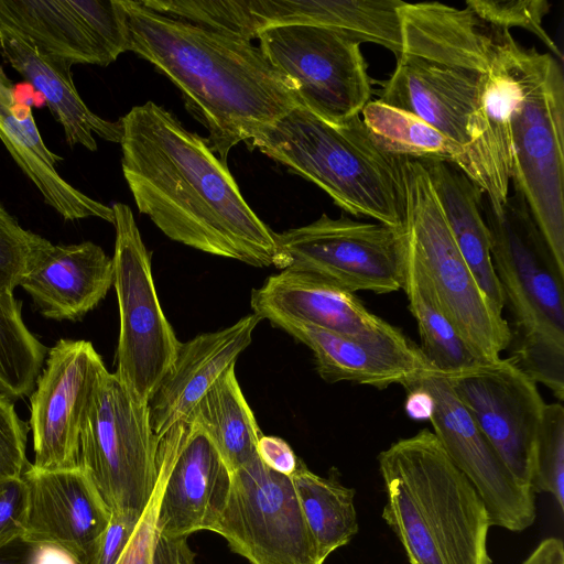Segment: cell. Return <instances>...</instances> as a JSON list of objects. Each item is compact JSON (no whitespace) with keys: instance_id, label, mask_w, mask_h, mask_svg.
I'll use <instances>...</instances> for the list:
<instances>
[{"instance_id":"obj_1","label":"cell","mask_w":564,"mask_h":564,"mask_svg":"<svg viewBox=\"0 0 564 564\" xmlns=\"http://www.w3.org/2000/svg\"><path fill=\"white\" fill-rule=\"evenodd\" d=\"M121 166L135 205L170 239L257 268L279 267L274 232L206 139L153 101L119 119Z\"/></svg>"},{"instance_id":"obj_2","label":"cell","mask_w":564,"mask_h":564,"mask_svg":"<svg viewBox=\"0 0 564 564\" xmlns=\"http://www.w3.org/2000/svg\"><path fill=\"white\" fill-rule=\"evenodd\" d=\"M121 2L128 51L154 65L180 89L224 163L235 145L248 143L301 105L291 79L251 42L159 13L141 1Z\"/></svg>"},{"instance_id":"obj_3","label":"cell","mask_w":564,"mask_h":564,"mask_svg":"<svg viewBox=\"0 0 564 564\" xmlns=\"http://www.w3.org/2000/svg\"><path fill=\"white\" fill-rule=\"evenodd\" d=\"M382 519L409 564H492L480 495L427 429L378 455Z\"/></svg>"},{"instance_id":"obj_4","label":"cell","mask_w":564,"mask_h":564,"mask_svg":"<svg viewBox=\"0 0 564 564\" xmlns=\"http://www.w3.org/2000/svg\"><path fill=\"white\" fill-rule=\"evenodd\" d=\"M400 15L401 52L378 100L420 117L464 148L492 62L497 29L466 7L440 2H404Z\"/></svg>"},{"instance_id":"obj_5","label":"cell","mask_w":564,"mask_h":564,"mask_svg":"<svg viewBox=\"0 0 564 564\" xmlns=\"http://www.w3.org/2000/svg\"><path fill=\"white\" fill-rule=\"evenodd\" d=\"M248 145L317 185L345 212L403 229L401 158L376 142L360 116L336 124L299 105Z\"/></svg>"},{"instance_id":"obj_6","label":"cell","mask_w":564,"mask_h":564,"mask_svg":"<svg viewBox=\"0 0 564 564\" xmlns=\"http://www.w3.org/2000/svg\"><path fill=\"white\" fill-rule=\"evenodd\" d=\"M495 273L511 323L508 357L558 402L564 397V270L514 191L500 216L482 202Z\"/></svg>"},{"instance_id":"obj_7","label":"cell","mask_w":564,"mask_h":564,"mask_svg":"<svg viewBox=\"0 0 564 564\" xmlns=\"http://www.w3.org/2000/svg\"><path fill=\"white\" fill-rule=\"evenodd\" d=\"M511 115L514 191L564 270V78L547 53L518 44Z\"/></svg>"},{"instance_id":"obj_8","label":"cell","mask_w":564,"mask_h":564,"mask_svg":"<svg viewBox=\"0 0 564 564\" xmlns=\"http://www.w3.org/2000/svg\"><path fill=\"white\" fill-rule=\"evenodd\" d=\"M406 256L420 268L456 330L485 362L508 349V321L488 300L463 258L427 172L420 160L401 158Z\"/></svg>"},{"instance_id":"obj_9","label":"cell","mask_w":564,"mask_h":564,"mask_svg":"<svg viewBox=\"0 0 564 564\" xmlns=\"http://www.w3.org/2000/svg\"><path fill=\"white\" fill-rule=\"evenodd\" d=\"M158 442L148 403L107 371L82 425L79 467L111 512L145 509L158 480Z\"/></svg>"},{"instance_id":"obj_10","label":"cell","mask_w":564,"mask_h":564,"mask_svg":"<svg viewBox=\"0 0 564 564\" xmlns=\"http://www.w3.org/2000/svg\"><path fill=\"white\" fill-rule=\"evenodd\" d=\"M111 208L116 229L113 286L120 317L115 375L148 403L171 368L181 341L159 302L151 256L131 208L122 203Z\"/></svg>"},{"instance_id":"obj_11","label":"cell","mask_w":564,"mask_h":564,"mask_svg":"<svg viewBox=\"0 0 564 564\" xmlns=\"http://www.w3.org/2000/svg\"><path fill=\"white\" fill-rule=\"evenodd\" d=\"M278 269L308 273L349 292L387 294L403 288V229L381 223L332 218L276 234Z\"/></svg>"},{"instance_id":"obj_12","label":"cell","mask_w":564,"mask_h":564,"mask_svg":"<svg viewBox=\"0 0 564 564\" xmlns=\"http://www.w3.org/2000/svg\"><path fill=\"white\" fill-rule=\"evenodd\" d=\"M250 564H324L292 478L259 456L230 474L225 507L212 528Z\"/></svg>"},{"instance_id":"obj_13","label":"cell","mask_w":564,"mask_h":564,"mask_svg":"<svg viewBox=\"0 0 564 564\" xmlns=\"http://www.w3.org/2000/svg\"><path fill=\"white\" fill-rule=\"evenodd\" d=\"M260 50L291 79L302 106L340 124L360 116L371 84L360 44L336 30L284 24L261 30Z\"/></svg>"},{"instance_id":"obj_14","label":"cell","mask_w":564,"mask_h":564,"mask_svg":"<svg viewBox=\"0 0 564 564\" xmlns=\"http://www.w3.org/2000/svg\"><path fill=\"white\" fill-rule=\"evenodd\" d=\"M107 371L88 340L62 338L48 350L30 397L33 467H79L82 425Z\"/></svg>"},{"instance_id":"obj_15","label":"cell","mask_w":564,"mask_h":564,"mask_svg":"<svg viewBox=\"0 0 564 564\" xmlns=\"http://www.w3.org/2000/svg\"><path fill=\"white\" fill-rule=\"evenodd\" d=\"M444 376L509 471L531 487L534 446L545 406L536 382L502 357Z\"/></svg>"},{"instance_id":"obj_16","label":"cell","mask_w":564,"mask_h":564,"mask_svg":"<svg viewBox=\"0 0 564 564\" xmlns=\"http://www.w3.org/2000/svg\"><path fill=\"white\" fill-rule=\"evenodd\" d=\"M426 389L435 402L433 433L453 463L476 488L491 525L511 532L529 529L536 519L535 492L520 484L459 402L443 373L430 369L404 383Z\"/></svg>"},{"instance_id":"obj_17","label":"cell","mask_w":564,"mask_h":564,"mask_svg":"<svg viewBox=\"0 0 564 564\" xmlns=\"http://www.w3.org/2000/svg\"><path fill=\"white\" fill-rule=\"evenodd\" d=\"M76 64L107 66L128 52L121 0H0V30Z\"/></svg>"},{"instance_id":"obj_18","label":"cell","mask_w":564,"mask_h":564,"mask_svg":"<svg viewBox=\"0 0 564 564\" xmlns=\"http://www.w3.org/2000/svg\"><path fill=\"white\" fill-rule=\"evenodd\" d=\"M159 441L170 462L158 512L159 532L178 539L212 531L230 487V473L219 453L188 416L170 426Z\"/></svg>"},{"instance_id":"obj_19","label":"cell","mask_w":564,"mask_h":564,"mask_svg":"<svg viewBox=\"0 0 564 564\" xmlns=\"http://www.w3.org/2000/svg\"><path fill=\"white\" fill-rule=\"evenodd\" d=\"M518 44L510 31L497 29L490 69L457 165L481 191L496 216L502 214L508 200L512 175L511 115L518 97Z\"/></svg>"},{"instance_id":"obj_20","label":"cell","mask_w":564,"mask_h":564,"mask_svg":"<svg viewBox=\"0 0 564 564\" xmlns=\"http://www.w3.org/2000/svg\"><path fill=\"white\" fill-rule=\"evenodd\" d=\"M23 538L61 550L83 564L109 524L111 510L80 468L41 470L29 464Z\"/></svg>"},{"instance_id":"obj_21","label":"cell","mask_w":564,"mask_h":564,"mask_svg":"<svg viewBox=\"0 0 564 564\" xmlns=\"http://www.w3.org/2000/svg\"><path fill=\"white\" fill-rule=\"evenodd\" d=\"M314 354L319 376L329 383L350 381L386 389L403 386L433 369L420 348L401 330L380 338H359L290 319L270 321Z\"/></svg>"},{"instance_id":"obj_22","label":"cell","mask_w":564,"mask_h":564,"mask_svg":"<svg viewBox=\"0 0 564 564\" xmlns=\"http://www.w3.org/2000/svg\"><path fill=\"white\" fill-rule=\"evenodd\" d=\"M251 307L261 319H290L359 338L400 332L368 311L355 293L315 275L281 270L251 292Z\"/></svg>"},{"instance_id":"obj_23","label":"cell","mask_w":564,"mask_h":564,"mask_svg":"<svg viewBox=\"0 0 564 564\" xmlns=\"http://www.w3.org/2000/svg\"><path fill=\"white\" fill-rule=\"evenodd\" d=\"M260 321L251 313L229 327L181 343L171 368L148 401L150 423L158 438L187 417L216 380L235 366L251 344Z\"/></svg>"},{"instance_id":"obj_24","label":"cell","mask_w":564,"mask_h":564,"mask_svg":"<svg viewBox=\"0 0 564 564\" xmlns=\"http://www.w3.org/2000/svg\"><path fill=\"white\" fill-rule=\"evenodd\" d=\"M113 285V262L101 247L84 241L51 243L20 285L41 314L55 321H78L105 299Z\"/></svg>"},{"instance_id":"obj_25","label":"cell","mask_w":564,"mask_h":564,"mask_svg":"<svg viewBox=\"0 0 564 564\" xmlns=\"http://www.w3.org/2000/svg\"><path fill=\"white\" fill-rule=\"evenodd\" d=\"M0 140L15 164L35 185L46 205L64 220L99 218L113 225L111 207L89 197L57 172L63 158L44 143L31 107L21 102L0 65Z\"/></svg>"},{"instance_id":"obj_26","label":"cell","mask_w":564,"mask_h":564,"mask_svg":"<svg viewBox=\"0 0 564 564\" xmlns=\"http://www.w3.org/2000/svg\"><path fill=\"white\" fill-rule=\"evenodd\" d=\"M0 54L17 73L40 91L68 145L97 150L95 134L120 143V120L109 121L84 102L73 80V64L37 48L31 41L10 30H0Z\"/></svg>"},{"instance_id":"obj_27","label":"cell","mask_w":564,"mask_h":564,"mask_svg":"<svg viewBox=\"0 0 564 564\" xmlns=\"http://www.w3.org/2000/svg\"><path fill=\"white\" fill-rule=\"evenodd\" d=\"M401 0H250L260 31L305 24L339 31L359 43L370 42L397 56L402 47Z\"/></svg>"},{"instance_id":"obj_28","label":"cell","mask_w":564,"mask_h":564,"mask_svg":"<svg viewBox=\"0 0 564 564\" xmlns=\"http://www.w3.org/2000/svg\"><path fill=\"white\" fill-rule=\"evenodd\" d=\"M453 238L481 291L502 314L503 296L494 270L490 236L484 217L481 191L456 165L420 160Z\"/></svg>"},{"instance_id":"obj_29","label":"cell","mask_w":564,"mask_h":564,"mask_svg":"<svg viewBox=\"0 0 564 564\" xmlns=\"http://www.w3.org/2000/svg\"><path fill=\"white\" fill-rule=\"evenodd\" d=\"M188 417L210 440L231 474L258 456L263 435L236 377L228 368L200 398Z\"/></svg>"},{"instance_id":"obj_30","label":"cell","mask_w":564,"mask_h":564,"mask_svg":"<svg viewBox=\"0 0 564 564\" xmlns=\"http://www.w3.org/2000/svg\"><path fill=\"white\" fill-rule=\"evenodd\" d=\"M292 482L321 558L347 545L358 533L355 490L336 474L319 476L299 458Z\"/></svg>"},{"instance_id":"obj_31","label":"cell","mask_w":564,"mask_h":564,"mask_svg":"<svg viewBox=\"0 0 564 564\" xmlns=\"http://www.w3.org/2000/svg\"><path fill=\"white\" fill-rule=\"evenodd\" d=\"M402 289L417 324L421 339L419 348L435 371L443 375L458 373L485 362L449 322L425 275L406 253Z\"/></svg>"},{"instance_id":"obj_32","label":"cell","mask_w":564,"mask_h":564,"mask_svg":"<svg viewBox=\"0 0 564 564\" xmlns=\"http://www.w3.org/2000/svg\"><path fill=\"white\" fill-rule=\"evenodd\" d=\"M361 116L376 142L394 156L459 164L463 148L411 112L373 100Z\"/></svg>"},{"instance_id":"obj_33","label":"cell","mask_w":564,"mask_h":564,"mask_svg":"<svg viewBox=\"0 0 564 564\" xmlns=\"http://www.w3.org/2000/svg\"><path fill=\"white\" fill-rule=\"evenodd\" d=\"M47 352L24 324L13 291L0 286V393L31 395Z\"/></svg>"},{"instance_id":"obj_34","label":"cell","mask_w":564,"mask_h":564,"mask_svg":"<svg viewBox=\"0 0 564 564\" xmlns=\"http://www.w3.org/2000/svg\"><path fill=\"white\" fill-rule=\"evenodd\" d=\"M158 480L128 544L116 564H194L187 538H166L156 527L158 512L169 473V455L158 442Z\"/></svg>"},{"instance_id":"obj_35","label":"cell","mask_w":564,"mask_h":564,"mask_svg":"<svg viewBox=\"0 0 564 564\" xmlns=\"http://www.w3.org/2000/svg\"><path fill=\"white\" fill-rule=\"evenodd\" d=\"M154 11L197 26L251 42L260 32L250 0H145Z\"/></svg>"},{"instance_id":"obj_36","label":"cell","mask_w":564,"mask_h":564,"mask_svg":"<svg viewBox=\"0 0 564 564\" xmlns=\"http://www.w3.org/2000/svg\"><path fill=\"white\" fill-rule=\"evenodd\" d=\"M534 492L552 496L564 511V408L561 402L545 403L538 433L531 474Z\"/></svg>"},{"instance_id":"obj_37","label":"cell","mask_w":564,"mask_h":564,"mask_svg":"<svg viewBox=\"0 0 564 564\" xmlns=\"http://www.w3.org/2000/svg\"><path fill=\"white\" fill-rule=\"evenodd\" d=\"M52 242L23 228L0 203V286L13 291Z\"/></svg>"},{"instance_id":"obj_38","label":"cell","mask_w":564,"mask_h":564,"mask_svg":"<svg viewBox=\"0 0 564 564\" xmlns=\"http://www.w3.org/2000/svg\"><path fill=\"white\" fill-rule=\"evenodd\" d=\"M468 8L480 21L496 29L522 28L540 39L560 61L562 53L543 28L550 10L545 0H468Z\"/></svg>"},{"instance_id":"obj_39","label":"cell","mask_w":564,"mask_h":564,"mask_svg":"<svg viewBox=\"0 0 564 564\" xmlns=\"http://www.w3.org/2000/svg\"><path fill=\"white\" fill-rule=\"evenodd\" d=\"M28 424L14 410L11 399L0 393V490L10 480L21 478L26 458Z\"/></svg>"},{"instance_id":"obj_40","label":"cell","mask_w":564,"mask_h":564,"mask_svg":"<svg viewBox=\"0 0 564 564\" xmlns=\"http://www.w3.org/2000/svg\"><path fill=\"white\" fill-rule=\"evenodd\" d=\"M142 513L112 511L108 527L96 540L83 564H116Z\"/></svg>"},{"instance_id":"obj_41","label":"cell","mask_w":564,"mask_h":564,"mask_svg":"<svg viewBox=\"0 0 564 564\" xmlns=\"http://www.w3.org/2000/svg\"><path fill=\"white\" fill-rule=\"evenodd\" d=\"M26 496L22 477L8 481L0 490V544L23 535Z\"/></svg>"},{"instance_id":"obj_42","label":"cell","mask_w":564,"mask_h":564,"mask_svg":"<svg viewBox=\"0 0 564 564\" xmlns=\"http://www.w3.org/2000/svg\"><path fill=\"white\" fill-rule=\"evenodd\" d=\"M0 564H77L58 549L17 536L0 544Z\"/></svg>"},{"instance_id":"obj_43","label":"cell","mask_w":564,"mask_h":564,"mask_svg":"<svg viewBox=\"0 0 564 564\" xmlns=\"http://www.w3.org/2000/svg\"><path fill=\"white\" fill-rule=\"evenodd\" d=\"M257 454L270 469L291 477L297 460L291 446L281 437L262 435L257 445Z\"/></svg>"},{"instance_id":"obj_44","label":"cell","mask_w":564,"mask_h":564,"mask_svg":"<svg viewBox=\"0 0 564 564\" xmlns=\"http://www.w3.org/2000/svg\"><path fill=\"white\" fill-rule=\"evenodd\" d=\"M404 409L406 414L416 421H430L435 409V402L432 394L420 386H410Z\"/></svg>"},{"instance_id":"obj_45","label":"cell","mask_w":564,"mask_h":564,"mask_svg":"<svg viewBox=\"0 0 564 564\" xmlns=\"http://www.w3.org/2000/svg\"><path fill=\"white\" fill-rule=\"evenodd\" d=\"M520 564H564V561L553 554L532 553L529 554Z\"/></svg>"}]
</instances>
